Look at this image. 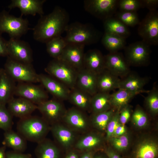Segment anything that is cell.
Wrapping results in <instances>:
<instances>
[{
  "instance_id": "cell-1",
  "label": "cell",
  "mask_w": 158,
  "mask_h": 158,
  "mask_svg": "<svg viewBox=\"0 0 158 158\" xmlns=\"http://www.w3.org/2000/svg\"><path fill=\"white\" fill-rule=\"evenodd\" d=\"M69 20V15L66 11L60 6H56L50 13L40 16L32 29L34 39L46 43L61 36L65 31Z\"/></svg>"
},
{
  "instance_id": "cell-2",
  "label": "cell",
  "mask_w": 158,
  "mask_h": 158,
  "mask_svg": "<svg viewBox=\"0 0 158 158\" xmlns=\"http://www.w3.org/2000/svg\"><path fill=\"white\" fill-rule=\"evenodd\" d=\"M50 126L42 117L31 115L20 119L17 132L27 140L37 143L45 138Z\"/></svg>"
},
{
  "instance_id": "cell-3",
  "label": "cell",
  "mask_w": 158,
  "mask_h": 158,
  "mask_svg": "<svg viewBox=\"0 0 158 158\" xmlns=\"http://www.w3.org/2000/svg\"><path fill=\"white\" fill-rule=\"evenodd\" d=\"M65 32L64 38L67 44L90 45L98 42L101 36L100 32L91 24L78 22L68 24Z\"/></svg>"
},
{
  "instance_id": "cell-4",
  "label": "cell",
  "mask_w": 158,
  "mask_h": 158,
  "mask_svg": "<svg viewBox=\"0 0 158 158\" xmlns=\"http://www.w3.org/2000/svg\"><path fill=\"white\" fill-rule=\"evenodd\" d=\"M44 70L49 75L61 82L70 90L75 87L78 70L63 61L53 59Z\"/></svg>"
},
{
  "instance_id": "cell-5",
  "label": "cell",
  "mask_w": 158,
  "mask_h": 158,
  "mask_svg": "<svg viewBox=\"0 0 158 158\" xmlns=\"http://www.w3.org/2000/svg\"><path fill=\"white\" fill-rule=\"evenodd\" d=\"M4 69L15 82L18 83L39 82L38 74L36 73L32 63L19 62L7 56Z\"/></svg>"
},
{
  "instance_id": "cell-6",
  "label": "cell",
  "mask_w": 158,
  "mask_h": 158,
  "mask_svg": "<svg viewBox=\"0 0 158 158\" xmlns=\"http://www.w3.org/2000/svg\"><path fill=\"white\" fill-rule=\"evenodd\" d=\"M30 29L28 20L22 16L16 17L5 10L0 12V34L6 33L10 38L20 39Z\"/></svg>"
},
{
  "instance_id": "cell-7",
  "label": "cell",
  "mask_w": 158,
  "mask_h": 158,
  "mask_svg": "<svg viewBox=\"0 0 158 158\" xmlns=\"http://www.w3.org/2000/svg\"><path fill=\"white\" fill-rule=\"evenodd\" d=\"M150 45L143 40L132 43L124 48L125 58L129 66L147 65L150 62Z\"/></svg>"
},
{
  "instance_id": "cell-8",
  "label": "cell",
  "mask_w": 158,
  "mask_h": 158,
  "mask_svg": "<svg viewBox=\"0 0 158 158\" xmlns=\"http://www.w3.org/2000/svg\"><path fill=\"white\" fill-rule=\"evenodd\" d=\"M138 35L143 41L150 45L158 44V12L149 11L140 22L138 29Z\"/></svg>"
},
{
  "instance_id": "cell-9",
  "label": "cell",
  "mask_w": 158,
  "mask_h": 158,
  "mask_svg": "<svg viewBox=\"0 0 158 158\" xmlns=\"http://www.w3.org/2000/svg\"><path fill=\"white\" fill-rule=\"evenodd\" d=\"M118 0H85V10L103 21L113 16L118 8Z\"/></svg>"
},
{
  "instance_id": "cell-10",
  "label": "cell",
  "mask_w": 158,
  "mask_h": 158,
  "mask_svg": "<svg viewBox=\"0 0 158 158\" xmlns=\"http://www.w3.org/2000/svg\"><path fill=\"white\" fill-rule=\"evenodd\" d=\"M37 106L42 117L51 126L59 122L66 111L61 101L54 98L48 99Z\"/></svg>"
},
{
  "instance_id": "cell-11",
  "label": "cell",
  "mask_w": 158,
  "mask_h": 158,
  "mask_svg": "<svg viewBox=\"0 0 158 158\" xmlns=\"http://www.w3.org/2000/svg\"><path fill=\"white\" fill-rule=\"evenodd\" d=\"M14 95L37 105L48 100V98L47 94L43 88L31 83H18L16 85Z\"/></svg>"
},
{
  "instance_id": "cell-12",
  "label": "cell",
  "mask_w": 158,
  "mask_h": 158,
  "mask_svg": "<svg viewBox=\"0 0 158 158\" xmlns=\"http://www.w3.org/2000/svg\"><path fill=\"white\" fill-rule=\"evenodd\" d=\"M8 56L16 61L26 63L33 61L32 51L29 44L20 39L10 38L7 41Z\"/></svg>"
},
{
  "instance_id": "cell-13",
  "label": "cell",
  "mask_w": 158,
  "mask_h": 158,
  "mask_svg": "<svg viewBox=\"0 0 158 158\" xmlns=\"http://www.w3.org/2000/svg\"><path fill=\"white\" fill-rule=\"evenodd\" d=\"M104 58L105 69L114 75L123 78L130 73V66L121 53L110 52Z\"/></svg>"
},
{
  "instance_id": "cell-14",
  "label": "cell",
  "mask_w": 158,
  "mask_h": 158,
  "mask_svg": "<svg viewBox=\"0 0 158 158\" xmlns=\"http://www.w3.org/2000/svg\"><path fill=\"white\" fill-rule=\"evenodd\" d=\"M38 77L39 83L54 99L68 100L70 90L64 84L49 75L38 74Z\"/></svg>"
},
{
  "instance_id": "cell-15",
  "label": "cell",
  "mask_w": 158,
  "mask_h": 158,
  "mask_svg": "<svg viewBox=\"0 0 158 158\" xmlns=\"http://www.w3.org/2000/svg\"><path fill=\"white\" fill-rule=\"evenodd\" d=\"M50 131L56 141L67 152L75 143V132L59 122L50 126Z\"/></svg>"
},
{
  "instance_id": "cell-16",
  "label": "cell",
  "mask_w": 158,
  "mask_h": 158,
  "mask_svg": "<svg viewBox=\"0 0 158 158\" xmlns=\"http://www.w3.org/2000/svg\"><path fill=\"white\" fill-rule=\"evenodd\" d=\"M83 111L73 108L66 110L62 119L74 131L84 133L89 127L88 118Z\"/></svg>"
},
{
  "instance_id": "cell-17",
  "label": "cell",
  "mask_w": 158,
  "mask_h": 158,
  "mask_svg": "<svg viewBox=\"0 0 158 158\" xmlns=\"http://www.w3.org/2000/svg\"><path fill=\"white\" fill-rule=\"evenodd\" d=\"M85 45L75 43H68L59 58L77 70L83 68Z\"/></svg>"
},
{
  "instance_id": "cell-18",
  "label": "cell",
  "mask_w": 158,
  "mask_h": 158,
  "mask_svg": "<svg viewBox=\"0 0 158 158\" xmlns=\"http://www.w3.org/2000/svg\"><path fill=\"white\" fill-rule=\"evenodd\" d=\"M7 104V108L12 116L20 119L31 115V114L37 109V105L21 97H13Z\"/></svg>"
},
{
  "instance_id": "cell-19",
  "label": "cell",
  "mask_w": 158,
  "mask_h": 158,
  "mask_svg": "<svg viewBox=\"0 0 158 158\" xmlns=\"http://www.w3.org/2000/svg\"><path fill=\"white\" fill-rule=\"evenodd\" d=\"M97 74L84 68L78 70L75 86L91 96L97 92Z\"/></svg>"
},
{
  "instance_id": "cell-20",
  "label": "cell",
  "mask_w": 158,
  "mask_h": 158,
  "mask_svg": "<svg viewBox=\"0 0 158 158\" xmlns=\"http://www.w3.org/2000/svg\"><path fill=\"white\" fill-rule=\"evenodd\" d=\"M45 0H12L8 7L10 9L17 8L21 12V16L36 14L44 15L43 6Z\"/></svg>"
},
{
  "instance_id": "cell-21",
  "label": "cell",
  "mask_w": 158,
  "mask_h": 158,
  "mask_svg": "<svg viewBox=\"0 0 158 158\" xmlns=\"http://www.w3.org/2000/svg\"><path fill=\"white\" fill-rule=\"evenodd\" d=\"M4 70L0 75V105L6 106L14 97L16 85Z\"/></svg>"
},
{
  "instance_id": "cell-22",
  "label": "cell",
  "mask_w": 158,
  "mask_h": 158,
  "mask_svg": "<svg viewBox=\"0 0 158 158\" xmlns=\"http://www.w3.org/2000/svg\"><path fill=\"white\" fill-rule=\"evenodd\" d=\"M83 67L97 74L105 69L104 56L99 50L90 49L85 53Z\"/></svg>"
},
{
  "instance_id": "cell-23",
  "label": "cell",
  "mask_w": 158,
  "mask_h": 158,
  "mask_svg": "<svg viewBox=\"0 0 158 158\" xmlns=\"http://www.w3.org/2000/svg\"><path fill=\"white\" fill-rule=\"evenodd\" d=\"M148 81L147 78L141 77L130 73L126 76L121 79L118 89L121 88L135 93L137 95L147 92L143 88Z\"/></svg>"
},
{
  "instance_id": "cell-24",
  "label": "cell",
  "mask_w": 158,
  "mask_h": 158,
  "mask_svg": "<svg viewBox=\"0 0 158 158\" xmlns=\"http://www.w3.org/2000/svg\"><path fill=\"white\" fill-rule=\"evenodd\" d=\"M121 79L106 69L97 74V92H110L118 89Z\"/></svg>"
},
{
  "instance_id": "cell-25",
  "label": "cell",
  "mask_w": 158,
  "mask_h": 158,
  "mask_svg": "<svg viewBox=\"0 0 158 158\" xmlns=\"http://www.w3.org/2000/svg\"><path fill=\"white\" fill-rule=\"evenodd\" d=\"M37 158H60L61 152L57 145L45 138L37 143L35 150Z\"/></svg>"
},
{
  "instance_id": "cell-26",
  "label": "cell",
  "mask_w": 158,
  "mask_h": 158,
  "mask_svg": "<svg viewBox=\"0 0 158 158\" xmlns=\"http://www.w3.org/2000/svg\"><path fill=\"white\" fill-rule=\"evenodd\" d=\"M26 141L18 132L11 129L4 131L2 143L4 146L12 149L14 151L23 152L27 147Z\"/></svg>"
},
{
  "instance_id": "cell-27",
  "label": "cell",
  "mask_w": 158,
  "mask_h": 158,
  "mask_svg": "<svg viewBox=\"0 0 158 158\" xmlns=\"http://www.w3.org/2000/svg\"><path fill=\"white\" fill-rule=\"evenodd\" d=\"M103 21L104 32L116 35L126 39L130 35L128 27L115 17L109 18Z\"/></svg>"
},
{
  "instance_id": "cell-28",
  "label": "cell",
  "mask_w": 158,
  "mask_h": 158,
  "mask_svg": "<svg viewBox=\"0 0 158 158\" xmlns=\"http://www.w3.org/2000/svg\"><path fill=\"white\" fill-rule=\"evenodd\" d=\"M92 96L75 87L70 90L68 100L78 108L83 111L90 110Z\"/></svg>"
},
{
  "instance_id": "cell-29",
  "label": "cell",
  "mask_w": 158,
  "mask_h": 158,
  "mask_svg": "<svg viewBox=\"0 0 158 158\" xmlns=\"http://www.w3.org/2000/svg\"><path fill=\"white\" fill-rule=\"evenodd\" d=\"M101 137L98 135L89 133L81 137L75 143L74 146L75 149L80 153L87 151H93L99 146L102 142Z\"/></svg>"
},
{
  "instance_id": "cell-30",
  "label": "cell",
  "mask_w": 158,
  "mask_h": 158,
  "mask_svg": "<svg viewBox=\"0 0 158 158\" xmlns=\"http://www.w3.org/2000/svg\"><path fill=\"white\" fill-rule=\"evenodd\" d=\"M111 95L109 92H98L92 96L90 110L93 114L103 112L111 109Z\"/></svg>"
},
{
  "instance_id": "cell-31",
  "label": "cell",
  "mask_w": 158,
  "mask_h": 158,
  "mask_svg": "<svg viewBox=\"0 0 158 158\" xmlns=\"http://www.w3.org/2000/svg\"><path fill=\"white\" fill-rule=\"evenodd\" d=\"M137 94L127 90L119 88L111 95L110 104L111 107L119 110L128 105L129 102Z\"/></svg>"
},
{
  "instance_id": "cell-32",
  "label": "cell",
  "mask_w": 158,
  "mask_h": 158,
  "mask_svg": "<svg viewBox=\"0 0 158 158\" xmlns=\"http://www.w3.org/2000/svg\"><path fill=\"white\" fill-rule=\"evenodd\" d=\"M126 39L113 34L104 32L102 43L110 52H118L126 46Z\"/></svg>"
},
{
  "instance_id": "cell-33",
  "label": "cell",
  "mask_w": 158,
  "mask_h": 158,
  "mask_svg": "<svg viewBox=\"0 0 158 158\" xmlns=\"http://www.w3.org/2000/svg\"><path fill=\"white\" fill-rule=\"evenodd\" d=\"M157 144L152 141H147L141 144L137 148L135 158H156L158 154Z\"/></svg>"
},
{
  "instance_id": "cell-34",
  "label": "cell",
  "mask_w": 158,
  "mask_h": 158,
  "mask_svg": "<svg viewBox=\"0 0 158 158\" xmlns=\"http://www.w3.org/2000/svg\"><path fill=\"white\" fill-rule=\"evenodd\" d=\"M46 44L47 53L54 59L59 58L67 44L61 36L54 38Z\"/></svg>"
},
{
  "instance_id": "cell-35",
  "label": "cell",
  "mask_w": 158,
  "mask_h": 158,
  "mask_svg": "<svg viewBox=\"0 0 158 158\" xmlns=\"http://www.w3.org/2000/svg\"><path fill=\"white\" fill-rule=\"evenodd\" d=\"M114 114V108L103 112L93 114L92 122L94 126L98 130H106L107 125Z\"/></svg>"
},
{
  "instance_id": "cell-36",
  "label": "cell",
  "mask_w": 158,
  "mask_h": 158,
  "mask_svg": "<svg viewBox=\"0 0 158 158\" xmlns=\"http://www.w3.org/2000/svg\"><path fill=\"white\" fill-rule=\"evenodd\" d=\"M114 17L121 21L127 27H133L140 22L137 12L117 11Z\"/></svg>"
},
{
  "instance_id": "cell-37",
  "label": "cell",
  "mask_w": 158,
  "mask_h": 158,
  "mask_svg": "<svg viewBox=\"0 0 158 158\" xmlns=\"http://www.w3.org/2000/svg\"><path fill=\"white\" fill-rule=\"evenodd\" d=\"M145 99V103L149 111L152 113L156 114L158 112V90L154 86L147 92Z\"/></svg>"
},
{
  "instance_id": "cell-38",
  "label": "cell",
  "mask_w": 158,
  "mask_h": 158,
  "mask_svg": "<svg viewBox=\"0 0 158 158\" xmlns=\"http://www.w3.org/2000/svg\"><path fill=\"white\" fill-rule=\"evenodd\" d=\"M13 117L6 106L0 105V129L4 131L12 129Z\"/></svg>"
},
{
  "instance_id": "cell-39",
  "label": "cell",
  "mask_w": 158,
  "mask_h": 158,
  "mask_svg": "<svg viewBox=\"0 0 158 158\" xmlns=\"http://www.w3.org/2000/svg\"><path fill=\"white\" fill-rule=\"evenodd\" d=\"M143 8L141 0H119L118 2V8L119 11L137 12Z\"/></svg>"
},
{
  "instance_id": "cell-40",
  "label": "cell",
  "mask_w": 158,
  "mask_h": 158,
  "mask_svg": "<svg viewBox=\"0 0 158 158\" xmlns=\"http://www.w3.org/2000/svg\"><path fill=\"white\" fill-rule=\"evenodd\" d=\"M132 119L135 124L139 127H142L147 124V116L145 112L141 109L138 108L134 111Z\"/></svg>"
},
{
  "instance_id": "cell-41",
  "label": "cell",
  "mask_w": 158,
  "mask_h": 158,
  "mask_svg": "<svg viewBox=\"0 0 158 158\" xmlns=\"http://www.w3.org/2000/svg\"><path fill=\"white\" fill-rule=\"evenodd\" d=\"M119 111L117 110L109 121L106 130V131L107 139L112 137L117 127L120 124L119 121Z\"/></svg>"
},
{
  "instance_id": "cell-42",
  "label": "cell",
  "mask_w": 158,
  "mask_h": 158,
  "mask_svg": "<svg viewBox=\"0 0 158 158\" xmlns=\"http://www.w3.org/2000/svg\"><path fill=\"white\" fill-rule=\"evenodd\" d=\"M114 147L117 150L122 151L126 149L128 147L129 140L128 136L126 135L115 137L111 139Z\"/></svg>"
},
{
  "instance_id": "cell-43",
  "label": "cell",
  "mask_w": 158,
  "mask_h": 158,
  "mask_svg": "<svg viewBox=\"0 0 158 158\" xmlns=\"http://www.w3.org/2000/svg\"><path fill=\"white\" fill-rule=\"evenodd\" d=\"M119 114V121L122 125H124L128 121L130 116L131 111L129 107L127 105L121 109Z\"/></svg>"
},
{
  "instance_id": "cell-44",
  "label": "cell",
  "mask_w": 158,
  "mask_h": 158,
  "mask_svg": "<svg viewBox=\"0 0 158 158\" xmlns=\"http://www.w3.org/2000/svg\"><path fill=\"white\" fill-rule=\"evenodd\" d=\"M143 8H146L149 11L157 10L158 6V0H141Z\"/></svg>"
},
{
  "instance_id": "cell-45",
  "label": "cell",
  "mask_w": 158,
  "mask_h": 158,
  "mask_svg": "<svg viewBox=\"0 0 158 158\" xmlns=\"http://www.w3.org/2000/svg\"><path fill=\"white\" fill-rule=\"evenodd\" d=\"M6 158H32L31 154L14 151L6 152Z\"/></svg>"
},
{
  "instance_id": "cell-46",
  "label": "cell",
  "mask_w": 158,
  "mask_h": 158,
  "mask_svg": "<svg viewBox=\"0 0 158 158\" xmlns=\"http://www.w3.org/2000/svg\"><path fill=\"white\" fill-rule=\"evenodd\" d=\"M7 41L5 40L0 34V56L7 57Z\"/></svg>"
},
{
  "instance_id": "cell-47",
  "label": "cell",
  "mask_w": 158,
  "mask_h": 158,
  "mask_svg": "<svg viewBox=\"0 0 158 158\" xmlns=\"http://www.w3.org/2000/svg\"><path fill=\"white\" fill-rule=\"evenodd\" d=\"M126 132V129L124 125H119L116 129L113 135L116 137L120 136L124 134Z\"/></svg>"
},
{
  "instance_id": "cell-48",
  "label": "cell",
  "mask_w": 158,
  "mask_h": 158,
  "mask_svg": "<svg viewBox=\"0 0 158 158\" xmlns=\"http://www.w3.org/2000/svg\"><path fill=\"white\" fill-rule=\"evenodd\" d=\"M80 153L75 149H72L67 152L64 158H79Z\"/></svg>"
},
{
  "instance_id": "cell-49",
  "label": "cell",
  "mask_w": 158,
  "mask_h": 158,
  "mask_svg": "<svg viewBox=\"0 0 158 158\" xmlns=\"http://www.w3.org/2000/svg\"><path fill=\"white\" fill-rule=\"evenodd\" d=\"M95 156L93 151H87L80 153L79 158H94Z\"/></svg>"
},
{
  "instance_id": "cell-50",
  "label": "cell",
  "mask_w": 158,
  "mask_h": 158,
  "mask_svg": "<svg viewBox=\"0 0 158 158\" xmlns=\"http://www.w3.org/2000/svg\"><path fill=\"white\" fill-rule=\"evenodd\" d=\"M106 153L108 158H121L118 154L111 150H107Z\"/></svg>"
},
{
  "instance_id": "cell-51",
  "label": "cell",
  "mask_w": 158,
  "mask_h": 158,
  "mask_svg": "<svg viewBox=\"0 0 158 158\" xmlns=\"http://www.w3.org/2000/svg\"><path fill=\"white\" fill-rule=\"evenodd\" d=\"M6 147L4 145L0 147V158H6Z\"/></svg>"
},
{
  "instance_id": "cell-52",
  "label": "cell",
  "mask_w": 158,
  "mask_h": 158,
  "mask_svg": "<svg viewBox=\"0 0 158 158\" xmlns=\"http://www.w3.org/2000/svg\"><path fill=\"white\" fill-rule=\"evenodd\" d=\"M94 158H104L101 155H97L96 156H94Z\"/></svg>"
},
{
  "instance_id": "cell-53",
  "label": "cell",
  "mask_w": 158,
  "mask_h": 158,
  "mask_svg": "<svg viewBox=\"0 0 158 158\" xmlns=\"http://www.w3.org/2000/svg\"><path fill=\"white\" fill-rule=\"evenodd\" d=\"M3 70V68H0V75Z\"/></svg>"
}]
</instances>
